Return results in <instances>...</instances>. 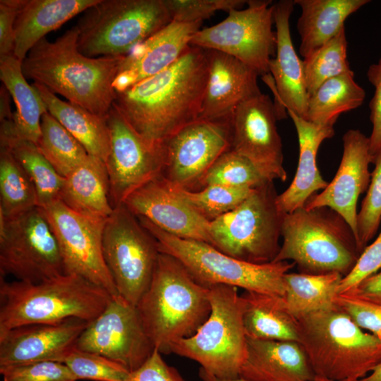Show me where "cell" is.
<instances>
[{"label": "cell", "mask_w": 381, "mask_h": 381, "mask_svg": "<svg viewBox=\"0 0 381 381\" xmlns=\"http://www.w3.org/2000/svg\"><path fill=\"white\" fill-rule=\"evenodd\" d=\"M208 67L207 49L190 45L168 68L116 92L113 104L140 135L165 140L198 119Z\"/></svg>", "instance_id": "6da1fadb"}, {"label": "cell", "mask_w": 381, "mask_h": 381, "mask_svg": "<svg viewBox=\"0 0 381 381\" xmlns=\"http://www.w3.org/2000/svg\"><path fill=\"white\" fill-rule=\"evenodd\" d=\"M75 25L54 42L40 40L22 61L25 78L68 102L107 118L114 104L113 83L123 56L87 57L78 49Z\"/></svg>", "instance_id": "7a4b0ae2"}, {"label": "cell", "mask_w": 381, "mask_h": 381, "mask_svg": "<svg viewBox=\"0 0 381 381\" xmlns=\"http://www.w3.org/2000/svg\"><path fill=\"white\" fill-rule=\"evenodd\" d=\"M209 288L174 257L160 253L150 285L136 306L146 334L162 354L193 336L211 313Z\"/></svg>", "instance_id": "3957f363"}, {"label": "cell", "mask_w": 381, "mask_h": 381, "mask_svg": "<svg viewBox=\"0 0 381 381\" xmlns=\"http://www.w3.org/2000/svg\"><path fill=\"white\" fill-rule=\"evenodd\" d=\"M112 297L76 274L40 283L7 282L0 277V336L26 325L57 323L70 318L90 322Z\"/></svg>", "instance_id": "277c9868"}, {"label": "cell", "mask_w": 381, "mask_h": 381, "mask_svg": "<svg viewBox=\"0 0 381 381\" xmlns=\"http://www.w3.org/2000/svg\"><path fill=\"white\" fill-rule=\"evenodd\" d=\"M296 320L298 343L317 377L361 380L381 363V339L336 305Z\"/></svg>", "instance_id": "5b68a950"}, {"label": "cell", "mask_w": 381, "mask_h": 381, "mask_svg": "<svg viewBox=\"0 0 381 381\" xmlns=\"http://www.w3.org/2000/svg\"><path fill=\"white\" fill-rule=\"evenodd\" d=\"M283 242L273 262L292 260L301 273L346 275L361 253L354 233L333 210L304 207L284 214Z\"/></svg>", "instance_id": "8992f818"}, {"label": "cell", "mask_w": 381, "mask_h": 381, "mask_svg": "<svg viewBox=\"0 0 381 381\" xmlns=\"http://www.w3.org/2000/svg\"><path fill=\"white\" fill-rule=\"evenodd\" d=\"M138 219L157 241L159 252L176 258L201 285L209 288L224 284L245 291L284 297V277L295 266L294 262L255 264L243 261L207 243L175 236L144 217Z\"/></svg>", "instance_id": "52a82bcc"}, {"label": "cell", "mask_w": 381, "mask_h": 381, "mask_svg": "<svg viewBox=\"0 0 381 381\" xmlns=\"http://www.w3.org/2000/svg\"><path fill=\"white\" fill-rule=\"evenodd\" d=\"M211 313L193 336L181 339L171 353L191 359L219 380L239 378L247 355L243 325L245 301L238 288L209 287Z\"/></svg>", "instance_id": "ba28073f"}, {"label": "cell", "mask_w": 381, "mask_h": 381, "mask_svg": "<svg viewBox=\"0 0 381 381\" xmlns=\"http://www.w3.org/2000/svg\"><path fill=\"white\" fill-rule=\"evenodd\" d=\"M171 21L164 0H99L75 25L78 49L90 58L125 56Z\"/></svg>", "instance_id": "9c48e42d"}, {"label": "cell", "mask_w": 381, "mask_h": 381, "mask_svg": "<svg viewBox=\"0 0 381 381\" xmlns=\"http://www.w3.org/2000/svg\"><path fill=\"white\" fill-rule=\"evenodd\" d=\"M272 181L254 188L235 209L210 222L212 246L234 258L272 262L279 250L284 214L276 203Z\"/></svg>", "instance_id": "30bf717a"}, {"label": "cell", "mask_w": 381, "mask_h": 381, "mask_svg": "<svg viewBox=\"0 0 381 381\" xmlns=\"http://www.w3.org/2000/svg\"><path fill=\"white\" fill-rule=\"evenodd\" d=\"M65 274L61 251L42 207L0 214V277L40 283Z\"/></svg>", "instance_id": "8fae6325"}, {"label": "cell", "mask_w": 381, "mask_h": 381, "mask_svg": "<svg viewBox=\"0 0 381 381\" xmlns=\"http://www.w3.org/2000/svg\"><path fill=\"white\" fill-rule=\"evenodd\" d=\"M102 251L119 295L137 306L150 285L160 252L155 238L123 204L106 220Z\"/></svg>", "instance_id": "7c38bea8"}, {"label": "cell", "mask_w": 381, "mask_h": 381, "mask_svg": "<svg viewBox=\"0 0 381 381\" xmlns=\"http://www.w3.org/2000/svg\"><path fill=\"white\" fill-rule=\"evenodd\" d=\"M271 1H247L246 9H232L219 23L196 32L190 44L230 55L255 70L269 74L276 53V33Z\"/></svg>", "instance_id": "4fadbf2b"}, {"label": "cell", "mask_w": 381, "mask_h": 381, "mask_svg": "<svg viewBox=\"0 0 381 381\" xmlns=\"http://www.w3.org/2000/svg\"><path fill=\"white\" fill-rule=\"evenodd\" d=\"M107 120L111 144L105 164L109 199L114 208L134 190L162 174L166 144L165 140H150L138 133L114 104Z\"/></svg>", "instance_id": "5bb4252c"}, {"label": "cell", "mask_w": 381, "mask_h": 381, "mask_svg": "<svg viewBox=\"0 0 381 381\" xmlns=\"http://www.w3.org/2000/svg\"><path fill=\"white\" fill-rule=\"evenodd\" d=\"M57 241L65 274H76L119 296L106 265L102 237L106 220L82 215L61 200L42 207Z\"/></svg>", "instance_id": "9a60e30c"}, {"label": "cell", "mask_w": 381, "mask_h": 381, "mask_svg": "<svg viewBox=\"0 0 381 381\" xmlns=\"http://www.w3.org/2000/svg\"><path fill=\"white\" fill-rule=\"evenodd\" d=\"M75 348L107 357L130 373L139 368L155 347L146 334L136 306L120 296L89 322Z\"/></svg>", "instance_id": "2e32d148"}, {"label": "cell", "mask_w": 381, "mask_h": 381, "mask_svg": "<svg viewBox=\"0 0 381 381\" xmlns=\"http://www.w3.org/2000/svg\"><path fill=\"white\" fill-rule=\"evenodd\" d=\"M231 118L198 119L165 140L166 159L162 175L175 186L198 190L213 164L231 149Z\"/></svg>", "instance_id": "e0dca14e"}, {"label": "cell", "mask_w": 381, "mask_h": 381, "mask_svg": "<svg viewBox=\"0 0 381 381\" xmlns=\"http://www.w3.org/2000/svg\"><path fill=\"white\" fill-rule=\"evenodd\" d=\"M277 114L270 97L260 94L240 103L231 118V149L250 160L271 181H285Z\"/></svg>", "instance_id": "ac0fdd59"}, {"label": "cell", "mask_w": 381, "mask_h": 381, "mask_svg": "<svg viewBox=\"0 0 381 381\" xmlns=\"http://www.w3.org/2000/svg\"><path fill=\"white\" fill-rule=\"evenodd\" d=\"M123 204L136 217L147 219L170 234L212 245L210 222L182 198L162 174L131 193Z\"/></svg>", "instance_id": "d6986e66"}, {"label": "cell", "mask_w": 381, "mask_h": 381, "mask_svg": "<svg viewBox=\"0 0 381 381\" xmlns=\"http://www.w3.org/2000/svg\"><path fill=\"white\" fill-rule=\"evenodd\" d=\"M343 154L335 176L320 193L306 202L307 210L329 207L341 215L357 237V202L370 181V140L361 131L350 129L343 135Z\"/></svg>", "instance_id": "ffe728a7"}, {"label": "cell", "mask_w": 381, "mask_h": 381, "mask_svg": "<svg viewBox=\"0 0 381 381\" xmlns=\"http://www.w3.org/2000/svg\"><path fill=\"white\" fill-rule=\"evenodd\" d=\"M294 5L291 0H281L272 4L276 55L270 61L269 75H263L262 79L275 96L274 104L278 120L286 117L284 109H290L304 119L307 111L308 95L303 60L296 52L290 33L289 19Z\"/></svg>", "instance_id": "44dd1931"}, {"label": "cell", "mask_w": 381, "mask_h": 381, "mask_svg": "<svg viewBox=\"0 0 381 381\" xmlns=\"http://www.w3.org/2000/svg\"><path fill=\"white\" fill-rule=\"evenodd\" d=\"M89 322L78 318L17 327L0 336V367L38 361L63 362Z\"/></svg>", "instance_id": "7402d4cb"}, {"label": "cell", "mask_w": 381, "mask_h": 381, "mask_svg": "<svg viewBox=\"0 0 381 381\" xmlns=\"http://www.w3.org/2000/svg\"><path fill=\"white\" fill-rule=\"evenodd\" d=\"M202 22L171 21L123 56L113 83L122 92L176 62L190 45Z\"/></svg>", "instance_id": "603a6c76"}, {"label": "cell", "mask_w": 381, "mask_h": 381, "mask_svg": "<svg viewBox=\"0 0 381 381\" xmlns=\"http://www.w3.org/2000/svg\"><path fill=\"white\" fill-rule=\"evenodd\" d=\"M207 54L208 75L198 119L230 118L240 103L262 93L258 85L259 74L223 52L207 49Z\"/></svg>", "instance_id": "cb8c5ba5"}, {"label": "cell", "mask_w": 381, "mask_h": 381, "mask_svg": "<svg viewBox=\"0 0 381 381\" xmlns=\"http://www.w3.org/2000/svg\"><path fill=\"white\" fill-rule=\"evenodd\" d=\"M316 377L298 342L247 337L239 378L245 381H313Z\"/></svg>", "instance_id": "d4e9b609"}, {"label": "cell", "mask_w": 381, "mask_h": 381, "mask_svg": "<svg viewBox=\"0 0 381 381\" xmlns=\"http://www.w3.org/2000/svg\"><path fill=\"white\" fill-rule=\"evenodd\" d=\"M286 112L297 132L299 157L294 179L290 186L277 197V206L283 214L303 207L316 191L324 190L328 185L318 168L317 154L322 143L334 135L333 126L313 123L290 109H286Z\"/></svg>", "instance_id": "484cf974"}, {"label": "cell", "mask_w": 381, "mask_h": 381, "mask_svg": "<svg viewBox=\"0 0 381 381\" xmlns=\"http://www.w3.org/2000/svg\"><path fill=\"white\" fill-rule=\"evenodd\" d=\"M0 78L16 104L12 120L1 121L0 140H22L37 144L42 115L47 108L33 85L25 80L22 62L13 54L0 56Z\"/></svg>", "instance_id": "4316f807"}, {"label": "cell", "mask_w": 381, "mask_h": 381, "mask_svg": "<svg viewBox=\"0 0 381 381\" xmlns=\"http://www.w3.org/2000/svg\"><path fill=\"white\" fill-rule=\"evenodd\" d=\"M99 0H27L15 24L13 55L21 62L45 35Z\"/></svg>", "instance_id": "83f0119b"}, {"label": "cell", "mask_w": 381, "mask_h": 381, "mask_svg": "<svg viewBox=\"0 0 381 381\" xmlns=\"http://www.w3.org/2000/svg\"><path fill=\"white\" fill-rule=\"evenodd\" d=\"M60 200L73 211L92 218L107 219L114 208L109 199L105 162L88 155L66 177Z\"/></svg>", "instance_id": "f1b7e54d"}, {"label": "cell", "mask_w": 381, "mask_h": 381, "mask_svg": "<svg viewBox=\"0 0 381 381\" xmlns=\"http://www.w3.org/2000/svg\"><path fill=\"white\" fill-rule=\"evenodd\" d=\"M301 8L297 21L299 53L309 56L344 28L346 19L369 0H294Z\"/></svg>", "instance_id": "f546056e"}, {"label": "cell", "mask_w": 381, "mask_h": 381, "mask_svg": "<svg viewBox=\"0 0 381 381\" xmlns=\"http://www.w3.org/2000/svg\"><path fill=\"white\" fill-rule=\"evenodd\" d=\"M32 85L46 104L48 112L83 145L88 155L106 162L111 144L107 118L59 99L40 83Z\"/></svg>", "instance_id": "4dcf8cb0"}, {"label": "cell", "mask_w": 381, "mask_h": 381, "mask_svg": "<svg viewBox=\"0 0 381 381\" xmlns=\"http://www.w3.org/2000/svg\"><path fill=\"white\" fill-rule=\"evenodd\" d=\"M245 301L244 329L248 338L298 342L297 320L284 298L255 292L241 294Z\"/></svg>", "instance_id": "1f68e13d"}, {"label": "cell", "mask_w": 381, "mask_h": 381, "mask_svg": "<svg viewBox=\"0 0 381 381\" xmlns=\"http://www.w3.org/2000/svg\"><path fill=\"white\" fill-rule=\"evenodd\" d=\"M364 90L350 72L324 82L308 97L305 120L313 123L334 126L338 117L360 107L365 99Z\"/></svg>", "instance_id": "d6a6232c"}, {"label": "cell", "mask_w": 381, "mask_h": 381, "mask_svg": "<svg viewBox=\"0 0 381 381\" xmlns=\"http://www.w3.org/2000/svg\"><path fill=\"white\" fill-rule=\"evenodd\" d=\"M339 272L306 274L287 272L284 277V300L296 318L332 307L343 278Z\"/></svg>", "instance_id": "836d02e7"}, {"label": "cell", "mask_w": 381, "mask_h": 381, "mask_svg": "<svg viewBox=\"0 0 381 381\" xmlns=\"http://www.w3.org/2000/svg\"><path fill=\"white\" fill-rule=\"evenodd\" d=\"M7 147L32 181L37 195L38 206L44 207L60 200L65 178L57 173L40 152L36 144L22 140H0Z\"/></svg>", "instance_id": "e575fe53"}, {"label": "cell", "mask_w": 381, "mask_h": 381, "mask_svg": "<svg viewBox=\"0 0 381 381\" xmlns=\"http://www.w3.org/2000/svg\"><path fill=\"white\" fill-rule=\"evenodd\" d=\"M38 206L35 188L10 150L0 145V214L13 217Z\"/></svg>", "instance_id": "d590c367"}, {"label": "cell", "mask_w": 381, "mask_h": 381, "mask_svg": "<svg viewBox=\"0 0 381 381\" xmlns=\"http://www.w3.org/2000/svg\"><path fill=\"white\" fill-rule=\"evenodd\" d=\"M36 145L64 178L88 156L83 145L48 111L42 116L40 136Z\"/></svg>", "instance_id": "8d00e7d4"}, {"label": "cell", "mask_w": 381, "mask_h": 381, "mask_svg": "<svg viewBox=\"0 0 381 381\" xmlns=\"http://www.w3.org/2000/svg\"><path fill=\"white\" fill-rule=\"evenodd\" d=\"M345 27L332 40L303 59V71L308 97L324 82L351 71L347 59Z\"/></svg>", "instance_id": "74e56055"}, {"label": "cell", "mask_w": 381, "mask_h": 381, "mask_svg": "<svg viewBox=\"0 0 381 381\" xmlns=\"http://www.w3.org/2000/svg\"><path fill=\"white\" fill-rule=\"evenodd\" d=\"M171 185L182 198L209 222L235 209L254 189L214 183L198 190H189Z\"/></svg>", "instance_id": "f35d334b"}, {"label": "cell", "mask_w": 381, "mask_h": 381, "mask_svg": "<svg viewBox=\"0 0 381 381\" xmlns=\"http://www.w3.org/2000/svg\"><path fill=\"white\" fill-rule=\"evenodd\" d=\"M270 181L250 160L229 150L210 167L198 190L214 183L253 188Z\"/></svg>", "instance_id": "ab89813d"}, {"label": "cell", "mask_w": 381, "mask_h": 381, "mask_svg": "<svg viewBox=\"0 0 381 381\" xmlns=\"http://www.w3.org/2000/svg\"><path fill=\"white\" fill-rule=\"evenodd\" d=\"M77 380L126 381L130 372L121 364L97 353L74 348L63 362Z\"/></svg>", "instance_id": "60d3db41"}, {"label": "cell", "mask_w": 381, "mask_h": 381, "mask_svg": "<svg viewBox=\"0 0 381 381\" xmlns=\"http://www.w3.org/2000/svg\"><path fill=\"white\" fill-rule=\"evenodd\" d=\"M375 168L357 215V248L360 253L377 234L381 224V150L375 157Z\"/></svg>", "instance_id": "b9f144b4"}, {"label": "cell", "mask_w": 381, "mask_h": 381, "mask_svg": "<svg viewBox=\"0 0 381 381\" xmlns=\"http://www.w3.org/2000/svg\"><path fill=\"white\" fill-rule=\"evenodd\" d=\"M172 21L202 22L218 11L238 9L244 0H164Z\"/></svg>", "instance_id": "7bdbcfd3"}, {"label": "cell", "mask_w": 381, "mask_h": 381, "mask_svg": "<svg viewBox=\"0 0 381 381\" xmlns=\"http://www.w3.org/2000/svg\"><path fill=\"white\" fill-rule=\"evenodd\" d=\"M3 381H76L61 362L46 361L0 367Z\"/></svg>", "instance_id": "ee69618b"}, {"label": "cell", "mask_w": 381, "mask_h": 381, "mask_svg": "<svg viewBox=\"0 0 381 381\" xmlns=\"http://www.w3.org/2000/svg\"><path fill=\"white\" fill-rule=\"evenodd\" d=\"M334 303L362 329L381 339V305L349 294H337Z\"/></svg>", "instance_id": "f6af8a7d"}, {"label": "cell", "mask_w": 381, "mask_h": 381, "mask_svg": "<svg viewBox=\"0 0 381 381\" xmlns=\"http://www.w3.org/2000/svg\"><path fill=\"white\" fill-rule=\"evenodd\" d=\"M379 270H381V231L375 240L365 248L351 270L343 277L337 289V294L354 289L363 280Z\"/></svg>", "instance_id": "bcb514c9"}, {"label": "cell", "mask_w": 381, "mask_h": 381, "mask_svg": "<svg viewBox=\"0 0 381 381\" xmlns=\"http://www.w3.org/2000/svg\"><path fill=\"white\" fill-rule=\"evenodd\" d=\"M367 78L374 86V95L369 103L370 120L372 131L369 137L370 163L381 150V57L376 64H371L367 71Z\"/></svg>", "instance_id": "7dc6e473"}, {"label": "cell", "mask_w": 381, "mask_h": 381, "mask_svg": "<svg viewBox=\"0 0 381 381\" xmlns=\"http://www.w3.org/2000/svg\"><path fill=\"white\" fill-rule=\"evenodd\" d=\"M126 381H186L174 367L168 365L156 349L137 370L130 373Z\"/></svg>", "instance_id": "c3c4849f"}, {"label": "cell", "mask_w": 381, "mask_h": 381, "mask_svg": "<svg viewBox=\"0 0 381 381\" xmlns=\"http://www.w3.org/2000/svg\"><path fill=\"white\" fill-rule=\"evenodd\" d=\"M27 0L0 1V56L13 54L15 24Z\"/></svg>", "instance_id": "681fc988"}, {"label": "cell", "mask_w": 381, "mask_h": 381, "mask_svg": "<svg viewBox=\"0 0 381 381\" xmlns=\"http://www.w3.org/2000/svg\"><path fill=\"white\" fill-rule=\"evenodd\" d=\"M344 294L381 305V270Z\"/></svg>", "instance_id": "f907efd6"}, {"label": "cell", "mask_w": 381, "mask_h": 381, "mask_svg": "<svg viewBox=\"0 0 381 381\" xmlns=\"http://www.w3.org/2000/svg\"><path fill=\"white\" fill-rule=\"evenodd\" d=\"M10 94L2 84L0 88V121L12 120L13 113L10 107Z\"/></svg>", "instance_id": "816d5d0a"}, {"label": "cell", "mask_w": 381, "mask_h": 381, "mask_svg": "<svg viewBox=\"0 0 381 381\" xmlns=\"http://www.w3.org/2000/svg\"><path fill=\"white\" fill-rule=\"evenodd\" d=\"M199 377L202 381H245L241 378L231 379V380H219L211 373L206 371L202 368L199 369Z\"/></svg>", "instance_id": "f5cc1de1"}, {"label": "cell", "mask_w": 381, "mask_h": 381, "mask_svg": "<svg viewBox=\"0 0 381 381\" xmlns=\"http://www.w3.org/2000/svg\"><path fill=\"white\" fill-rule=\"evenodd\" d=\"M360 381H381V363L374 370Z\"/></svg>", "instance_id": "db71d44e"}, {"label": "cell", "mask_w": 381, "mask_h": 381, "mask_svg": "<svg viewBox=\"0 0 381 381\" xmlns=\"http://www.w3.org/2000/svg\"><path fill=\"white\" fill-rule=\"evenodd\" d=\"M313 381H360V380H357V379H344V380H330V379L316 376Z\"/></svg>", "instance_id": "11a10c76"}]
</instances>
